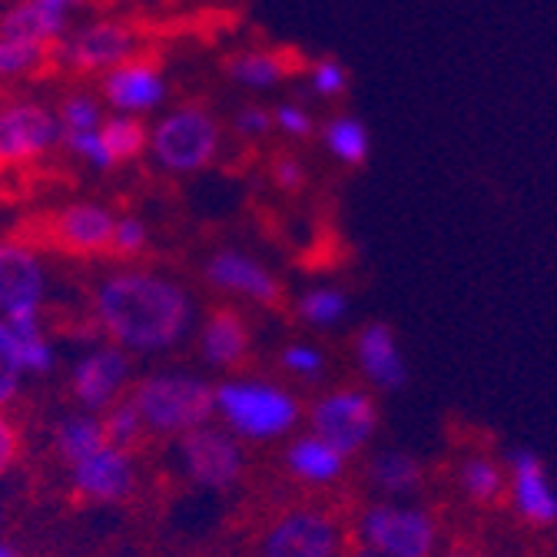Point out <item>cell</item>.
Returning a JSON list of instances; mask_svg holds the SVG:
<instances>
[{
  "label": "cell",
  "mask_w": 557,
  "mask_h": 557,
  "mask_svg": "<svg viewBox=\"0 0 557 557\" xmlns=\"http://www.w3.org/2000/svg\"><path fill=\"white\" fill-rule=\"evenodd\" d=\"M94 322L107 342L120 345L129 356H166L196 332L199 306L180 278L123 265L100 275L94 286Z\"/></svg>",
  "instance_id": "obj_1"
},
{
  "label": "cell",
  "mask_w": 557,
  "mask_h": 557,
  "mask_svg": "<svg viewBox=\"0 0 557 557\" xmlns=\"http://www.w3.org/2000/svg\"><path fill=\"white\" fill-rule=\"evenodd\" d=\"M147 435L183 438L216 418V385L189 369H157L129 392Z\"/></svg>",
  "instance_id": "obj_2"
},
{
  "label": "cell",
  "mask_w": 557,
  "mask_h": 557,
  "mask_svg": "<svg viewBox=\"0 0 557 557\" xmlns=\"http://www.w3.org/2000/svg\"><path fill=\"white\" fill-rule=\"evenodd\" d=\"M216 418L239 442H275L299 429L302 405L278 382L239 375L216 385Z\"/></svg>",
  "instance_id": "obj_3"
},
{
  "label": "cell",
  "mask_w": 557,
  "mask_h": 557,
  "mask_svg": "<svg viewBox=\"0 0 557 557\" xmlns=\"http://www.w3.org/2000/svg\"><path fill=\"white\" fill-rule=\"evenodd\" d=\"M223 150V123L213 110L186 103L160 116L150 129V153L166 173H199L213 166Z\"/></svg>",
  "instance_id": "obj_4"
},
{
  "label": "cell",
  "mask_w": 557,
  "mask_h": 557,
  "mask_svg": "<svg viewBox=\"0 0 557 557\" xmlns=\"http://www.w3.org/2000/svg\"><path fill=\"white\" fill-rule=\"evenodd\" d=\"M356 547L379 557H435L438 521L429 508L405 502H375L356 521Z\"/></svg>",
  "instance_id": "obj_5"
},
{
  "label": "cell",
  "mask_w": 557,
  "mask_h": 557,
  "mask_svg": "<svg viewBox=\"0 0 557 557\" xmlns=\"http://www.w3.org/2000/svg\"><path fill=\"white\" fill-rule=\"evenodd\" d=\"M309 432L335 445L342 455H359L379 432V401L366 388H332L309 405Z\"/></svg>",
  "instance_id": "obj_6"
},
{
  "label": "cell",
  "mask_w": 557,
  "mask_h": 557,
  "mask_svg": "<svg viewBox=\"0 0 557 557\" xmlns=\"http://www.w3.org/2000/svg\"><path fill=\"white\" fill-rule=\"evenodd\" d=\"M176 461L183 478L206 492H226L246 471L243 442L223 425H202L176 438Z\"/></svg>",
  "instance_id": "obj_7"
},
{
  "label": "cell",
  "mask_w": 557,
  "mask_h": 557,
  "mask_svg": "<svg viewBox=\"0 0 557 557\" xmlns=\"http://www.w3.org/2000/svg\"><path fill=\"white\" fill-rule=\"evenodd\" d=\"M50 275L37 249L27 243H0V319H44Z\"/></svg>",
  "instance_id": "obj_8"
},
{
  "label": "cell",
  "mask_w": 557,
  "mask_h": 557,
  "mask_svg": "<svg viewBox=\"0 0 557 557\" xmlns=\"http://www.w3.org/2000/svg\"><path fill=\"white\" fill-rule=\"evenodd\" d=\"M259 557H342V524L319 508L283 511L265 528Z\"/></svg>",
  "instance_id": "obj_9"
},
{
  "label": "cell",
  "mask_w": 557,
  "mask_h": 557,
  "mask_svg": "<svg viewBox=\"0 0 557 557\" xmlns=\"http://www.w3.org/2000/svg\"><path fill=\"white\" fill-rule=\"evenodd\" d=\"M129 382H133V356L113 342L87 348L70 366V395H74L77 408L94 414H103L110 405H116L126 395Z\"/></svg>",
  "instance_id": "obj_10"
},
{
  "label": "cell",
  "mask_w": 557,
  "mask_h": 557,
  "mask_svg": "<svg viewBox=\"0 0 557 557\" xmlns=\"http://www.w3.org/2000/svg\"><path fill=\"white\" fill-rule=\"evenodd\" d=\"M63 139L60 116L44 103L0 107V166H17L47 157Z\"/></svg>",
  "instance_id": "obj_11"
},
{
  "label": "cell",
  "mask_w": 557,
  "mask_h": 557,
  "mask_svg": "<svg viewBox=\"0 0 557 557\" xmlns=\"http://www.w3.org/2000/svg\"><path fill=\"white\" fill-rule=\"evenodd\" d=\"M66 481L84 502L120 505L136 487V461H133L129 448L103 442L97 451L84 455L74 465H66Z\"/></svg>",
  "instance_id": "obj_12"
},
{
  "label": "cell",
  "mask_w": 557,
  "mask_h": 557,
  "mask_svg": "<svg viewBox=\"0 0 557 557\" xmlns=\"http://www.w3.org/2000/svg\"><path fill=\"white\" fill-rule=\"evenodd\" d=\"M508 471V502L511 511L531 528H554L557 524V487L531 448H511L505 458Z\"/></svg>",
  "instance_id": "obj_13"
},
{
  "label": "cell",
  "mask_w": 557,
  "mask_h": 557,
  "mask_svg": "<svg viewBox=\"0 0 557 557\" xmlns=\"http://www.w3.org/2000/svg\"><path fill=\"white\" fill-rule=\"evenodd\" d=\"M202 275L206 283L226 293V296H236L243 302H252V306H278L283 302V283L275 278V272L259 262L256 256L243 252V249H220L206 259L202 265Z\"/></svg>",
  "instance_id": "obj_14"
},
{
  "label": "cell",
  "mask_w": 557,
  "mask_h": 557,
  "mask_svg": "<svg viewBox=\"0 0 557 557\" xmlns=\"http://www.w3.org/2000/svg\"><path fill=\"white\" fill-rule=\"evenodd\" d=\"M53 53H60L66 66L84 70V74H97V70L107 74V70L136 57V30L120 21H97L70 34Z\"/></svg>",
  "instance_id": "obj_15"
},
{
  "label": "cell",
  "mask_w": 557,
  "mask_h": 557,
  "mask_svg": "<svg viewBox=\"0 0 557 557\" xmlns=\"http://www.w3.org/2000/svg\"><path fill=\"white\" fill-rule=\"evenodd\" d=\"M113 230H116V216L113 209L103 202H66L53 213L50 223V236L60 249L74 252V256H97L107 252L113 243Z\"/></svg>",
  "instance_id": "obj_16"
},
{
  "label": "cell",
  "mask_w": 557,
  "mask_h": 557,
  "mask_svg": "<svg viewBox=\"0 0 557 557\" xmlns=\"http://www.w3.org/2000/svg\"><path fill=\"white\" fill-rule=\"evenodd\" d=\"M103 100L120 113H150L166 100V77L153 60H126L103 77Z\"/></svg>",
  "instance_id": "obj_17"
},
{
  "label": "cell",
  "mask_w": 557,
  "mask_h": 557,
  "mask_svg": "<svg viewBox=\"0 0 557 557\" xmlns=\"http://www.w3.org/2000/svg\"><path fill=\"white\" fill-rule=\"evenodd\" d=\"M356 362L362 379L379 392H398L408 385V362L388 322H366L356 332Z\"/></svg>",
  "instance_id": "obj_18"
},
{
  "label": "cell",
  "mask_w": 557,
  "mask_h": 557,
  "mask_svg": "<svg viewBox=\"0 0 557 557\" xmlns=\"http://www.w3.org/2000/svg\"><path fill=\"white\" fill-rule=\"evenodd\" d=\"M249 325L236 309H216L196 325V348L209 369H236L249 356Z\"/></svg>",
  "instance_id": "obj_19"
},
{
  "label": "cell",
  "mask_w": 557,
  "mask_h": 557,
  "mask_svg": "<svg viewBox=\"0 0 557 557\" xmlns=\"http://www.w3.org/2000/svg\"><path fill=\"white\" fill-rule=\"evenodd\" d=\"M286 471L302 481V484H312V487H329L335 481H342L345 468H348V455H342L335 445H329L325 438H319L315 432H306V435H296L289 445H286Z\"/></svg>",
  "instance_id": "obj_20"
},
{
  "label": "cell",
  "mask_w": 557,
  "mask_h": 557,
  "mask_svg": "<svg viewBox=\"0 0 557 557\" xmlns=\"http://www.w3.org/2000/svg\"><path fill=\"white\" fill-rule=\"evenodd\" d=\"M299 70V63L289 57V50H243L226 63V74L243 90H272L283 81H289Z\"/></svg>",
  "instance_id": "obj_21"
},
{
  "label": "cell",
  "mask_w": 557,
  "mask_h": 557,
  "mask_svg": "<svg viewBox=\"0 0 557 557\" xmlns=\"http://www.w3.org/2000/svg\"><path fill=\"white\" fill-rule=\"evenodd\" d=\"M366 478L385 502H401L422 487L425 474H422V465H418L414 455L398 451V448H382L369 458Z\"/></svg>",
  "instance_id": "obj_22"
},
{
  "label": "cell",
  "mask_w": 557,
  "mask_h": 557,
  "mask_svg": "<svg viewBox=\"0 0 557 557\" xmlns=\"http://www.w3.org/2000/svg\"><path fill=\"white\" fill-rule=\"evenodd\" d=\"M66 27H70V17L40 8L37 0H21V4L0 14V37H8V40H30V44L50 47L66 37Z\"/></svg>",
  "instance_id": "obj_23"
},
{
  "label": "cell",
  "mask_w": 557,
  "mask_h": 557,
  "mask_svg": "<svg viewBox=\"0 0 557 557\" xmlns=\"http://www.w3.org/2000/svg\"><path fill=\"white\" fill-rule=\"evenodd\" d=\"M322 147L329 150V157L348 170H359L369 163V153H372V136H369V126L352 116V113H332L322 129Z\"/></svg>",
  "instance_id": "obj_24"
},
{
  "label": "cell",
  "mask_w": 557,
  "mask_h": 557,
  "mask_svg": "<svg viewBox=\"0 0 557 557\" xmlns=\"http://www.w3.org/2000/svg\"><path fill=\"white\" fill-rule=\"evenodd\" d=\"M103 442H107L103 418L94 414V411H84V408L66 411L60 422L53 425V448H57L63 465L81 461L84 455L97 451Z\"/></svg>",
  "instance_id": "obj_25"
},
{
  "label": "cell",
  "mask_w": 557,
  "mask_h": 557,
  "mask_svg": "<svg viewBox=\"0 0 557 557\" xmlns=\"http://www.w3.org/2000/svg\"><path fill=\"white\" fill-rule=\"evenodd\" d=\"M455 478H458V487L465 492V498L471 505H481V508L498 505L505 498V492H508V471H505V465L495 461L492 455H481V451L461 458Z\"/></svg>",
  "instance_id": "obj_26"
},
{
  "label": "cell",
  "mask_w": 557,
  "mask_h": 557,
  "mask_svg": "<svg viewBox=\"0 0 557 557\" xmlns=\"http://www.w3.org/2000/svg\"><path fill=\"white\" fill-rule=\"evenodd\" d=\"M296 312H299V319L309 329L329 332V329H338L348 319V312H352V302H348V293L338 289V286H309L299 296Z\"/></svg>",
  "instance_id": "obj_27"
},
{
  "label": "cell",
  "mask_w": 557,
  "mask_h": 557,
  "mask_svg": "<svg viewBox=\"0 0 557 557\" xmlns=\"http://www.w3.org/2000/svg\"><path fill=\"white\" fill-rule=\"evenodd\" d=\"M14 342H17V356L27 372V379H47L57 369V348L44 329V319L30 322H11Z\"/></svg>",
  "instance_id": "obj_28"
},
{
  "label": "cell",
  "mask_w": 557,
  "mask_h": 557,
  "mask_svg": "<svg viewBox=\"0 0 557 557\" xmlns=\"http://www.w3.org/2000/svg\"><path fill=\"white\" fill-rule=\"evenodd\" d=\"M100 136H103L113 163L136 160L144 150H150V126L133 113H116V116L103 120Z\"/></svg>",
  "instance_id": "obj_29"
},
{
  "label": "cell",
  "mask_w": 557,
  "mask_h": 557,
  "mask_svg": "<svg viewBox=\"0 0 557 557\" xmlns=\"http://www.w3.org/2000/svg\"><path fill=\"white\" fill-rule=\"evenodd\" d=\"M24 382H27V372L17 356L14 329L8 319H0V408H8L21 398Z\"/></svg>",
  "instance_id": "obj_30"
},
{
  "label": "cell",
  "mask_w": 557,
  "mask_h": 557,
  "mask_svg": "<svg viewBox=\"0 0 557 557\" xmlns=\"http://www.w3.org/2000/svg\"><path fill=\"white\" fill-rule=\"evenodd\" d=\"M100 418H103L107 442H113V445H120V448H129V451H133V445L147 435L144 418H139V411H136L133 398H120V401H116V405H110Z\"/></svg>",
  "instance_id": "obj_31"
},
{
  "label": "cell",
  "mask_w": 557,
  "mask_h": 557,
  "mask_svg": "<svg viewBox=\"0 0 557 557\" xmlns=\"http://www.w3.org/2000/svg\"><path fill=\"white\" fill-rule=\"evenodd\" d=\"M278 366L299 382H319L325 375L329 359L312 342H289V345H283V352H278Z\"/></svg>",
  "instance_id": "obj_32"
},
{
  "label": "cell",
  "mask_w": 557,
  "mask_h": 557,
  "mask_svg": "<svg viewBox=\"0 0 557 557\" xmlns=\"http://www.w3.org/2000/svg\"><path fill=\"white\" fill-rule=\"evenodd\" d=\"M50 57V47L30 44V40H8L0 37V81L4 77H24Z\"/></svg>",
  "instance_id": "obj_33"
},
{
  "label": "cell",
  "mask_w": 557,
  "mask_h": 557,
  "mask_svg": "<svg viewBox=\"0 0 557 557\" xmlns=\"http://www.w3.org/2000/svg\"><path fill=\"white\" fill-rule=\"evenodd\" d=\"M57 116H60L63 133H94V129L103 126V110H100V100L94 94H70V97H63Z\"/></svg>",
  "instance_id": "obj_34"
},
{
  "label": "cell",
  "mask_w": 557,
  "mask_h": 557,
  "mask_svg": "<svg viewBox=\"0 0 557 557\" xmlns=\"http://www.w3.org/2000/svg\"><path fill=\"white\" fill-rule=\"evenodd\" d=\"M306 84L319 100H338L348 90V70L335 57H319L306 66Z\"/></svg>",
  "instance_id": "obj_35"
},
{
  "label": "cell",
  "mask_w": 557,
  "mask_h": 557,
  "mask_svg": "<svg viewBox=\"0 0 557 557\" xmlns=\"http://www.w3.org/2000/svg\"><path fill=\"white\" fill-rule=\"evenodd\" d=\"M63 144H66L70 153L81 157L94 170H113L116 166L110 150H107V144H103L100 129H94V133H63Z\"/></svg>",
  "instance_id": "obj_36"
},
{
  "label": "cell",
  "mask_w": 557,
  "mask_h": 557,
  "mask_svg": "<svg viewBox=\"0 0 557 557\" xmlns=\"http://www.w3.org/2000/svg\"><path fill=\"white\" fill-rule=\"evenodd\" d=\"M272 129H278L286 139H309L315 133V116L309 113V107L286 100L272 110Z\"/></svg>",
  "instance_id": "obj_37"
},
{
  "label": "cell",
  "mask_w": 557,
  "mask_h": 557,
  "mask_svg": "<svg viewBox=\"0 0 557 557\" xmlns=\"http://www.w3.org/2000/svg\"><path fill=\"white\" fill-rule=\"evenodd\" d=\"M147 243H150V230H147L144 220H139V216H120V220H116L113 243H110V249H113L116 256L133 259V256H139V252L147 249Z\"/></svg>",
  "instance_id": "obj_38"
},
{
  "label": "cell",
  "mask_w": 557,
  "mask_h": 557,
  "mask_svg": "<svg viewBox=\"0 0 557 557\" xmlns=\"http://www.w3.org/2000/svg\"><path fill=\"white\" fill-rule=\"evenodd\" d=\"M21 458V429L8 408H0V478L11 474Z\"/></svg>",
  "instance_id": "obj_39"
},
{
  "label": "cell",
  "mask_w": 557,
  "mask_h": 557,
  "mask_svg": "<svg viewBox=\"0 0 557 557\" xmlns=\"http://www.w3.org/2000/svg\"><path fill=\"white\" fill-rule=\"evenodd\" d=\"M306 180H309V173H306V166H302L299 157H289V153L275 157V163H272V183L278 189H283V193H299L306 186Z\"/></svg>",
  "instance_id": "obj_40"
},
{
  "label": "cell",
  "mask_w": 557,
  "mask_h": 557,
  "mask_svg": "<svg viewBox=\"0 0 557 557\" xmlns=\"http://www.w3.org/2000/svg\"><path fill=\"white\" fill-rule=\"evenodd\" d=\"M233 126H236L239 136L259 139V136L272 133V110H265V107H259V103H246V107L236 113Z\"/></svg>",
  "instance_id": "obj_41"
},
{
  "label": "cell",
  "mask_w": 557,
  "mask_h": 557,
  "mask_svg": "<svg viewBox=\"0 0 557 557\" xmlns=\"http://www.w3.org/2000/svg\"><path fill=\"white\" fill-rule=\"evenodd\" d=\"M40 8H47V11H53V14H63V17H70L74 11H81L84 8V0H37Z\"/></svg>",
  "instance_id": "obj_42"
},
{
  "label": "cell",
  "mask_w": 557,
  "mask_h": 557,
  "mask_svg": "<svg viewBox=\"0 0 557 557\" xmlns=\"http://www.w3.org/2000/svg\"><path fill=\"white\" fill-rule=\"evenodd\" d=\"M435 557H481V554H471V550H448V554H435Z\"/></svg>",
  "instance_id": "obj_43"
},
{
  "label": "cell",
  "mask_w": 557,
  "mask_h": 557,
  "mask_svg": "<svg viewBox=\"0 0 557 557\" xmlns=\"http://www.w3.org/2000/svg\"><path fill=\"white\" fill-rule=\"evenodd\" d=\"M0 557H17V550H14V547H8V544H0Z\"/></svg>",
  "instance_id": "obj_44"
},
{
  "label": "cell",
  "mask_w": 557,
  "mask_h": 557,
  "mask_svg": "<svg viewBox=\"0 0 557 557\" xmlns=\"http://www.w3.org/2000/svg\"><path fill=\"white\" fill-rule=\"evenodd\" d=\"M356 557H379V554H372V550H362V547H356Z\"/></svg>",
  "instance_id": "obj_45"
},
{
  "label": "cell",
  "mask_w": 557,
  "mask_h": 557,
  "mask_svg": "<svg viewBox=\"0 0 557 557\" xmlns=\"http://www.w3.org/2000/svg\"><path fill=\"white\" fill-rule=\"evenodd\" d=\"M0 524H4V508H0Z\"/></svg>",
  "instance_id": "obj_46"
}]
</instances>
